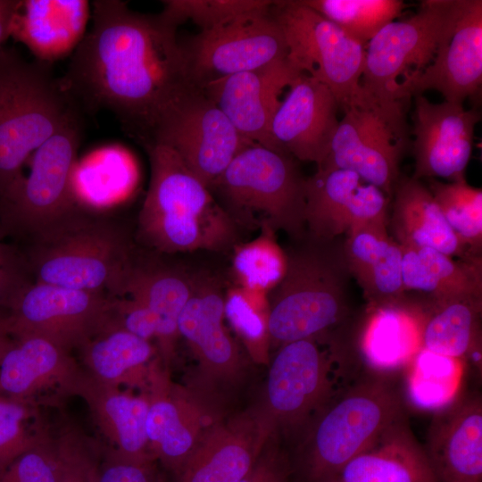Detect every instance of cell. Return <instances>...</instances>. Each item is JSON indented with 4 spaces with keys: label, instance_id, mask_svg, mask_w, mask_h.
<instances>
[{
    "label": "cell",
    "instance_id": "1",
    "mask_svg": "<svg viewBox=\"0 0 482 482\" xmlns=\"http://www.w3.org/2000/svg\"><path fill=\"white\" fill-rule=\"evenodd\" d=\"M177 28L162 13L135 12L122 1H94L92 26L62 82L77 103L111 112L146 148L167 113L198 87Z\"/></svg>",
    "mask_w": 482,
    "mask_h": 482
},
{
    "label": "cell",
    "instance_id": "2",
    "mask_svg": "<svg viewBox=\"0 0 482 482\" xmlns=\"http://www.w3.org/2000/svg\"><path fill=\"white\" fill-rule=\"evenodd\" d=\"M145 149L151 176L138 217L142 239L164 253L233 249L238 227L211 190L171 148Z\"/></svg>",
    "mask_w": 482,
    "mask_h": 482
},
{
    "label": "cell",
    "instance_id": "3",
    "mask_svg": "<svg viewBox=\"0 0 482 482\" xmlns=\"http://www.w3.org/2000/svg\"><path fill=\"white\" fill-rule=\"evenodd\" d=\"M77 104L51 63L0 49V196L31 154L79 113Z\"/></svg>",
    "mask_w": 482,
    "mask_h": 482
},
{
    "label": "cell",
    "instance_id": "4",
    "mask_svg": "<svg viewBox=\"0 0 482 482\" xmlns=\"http://www.w3.org/2000/svg\"><path fill=\"white\" fill-rule=\"evenodd\" d=\"M330 242L311 238L287 253L286 274L268 294L270 344L323 337L345 316L350 273Z\"/></svg>",
    "mask_w": 482,
    "mask_h": 482
},
{
    "label": "cell",
    "instance_id": "5",
    "mask_svg": "<svg viewBox=\"0 0 482 482\" xmlns=\"http://www.w3.org/2000/svg\"><path fill=\"white\" fill-rule=\"evenodd\" d=\"M238 228L305 233L306 178L291 155L253 145L242 150L211 187Z\"/></svg>",
    "mask_w": 482,
    "mask_h": 482
},
{
    "label": "cell",
    "instance_id": "6",
    "mask_svg": "<svg viewBox=\"0 0 482 482\" xmlns=\"http://www.w3.org/2000/svg\"><path fill=\"white\" fill-rule=\"evenodd\" d=\"M356 370L349 352L325 336L281 345L268 372L264 423L307 424L357 380Z\"/></svg>",
    "mask_w": 482,
    "mask_h": 482
},
{
    "label": "cell",
    "instance_id": "7",
    "mask_svg": "<svg viewBox=\"0 0 482 482\" xmlns=\"http://www.w3.org/2000/svg\"><path fill=\"white\" fill-rule=\"evenodd\" d=\"M383 378L357 379L312 421L299 462L303 482H325L403 417Z\"/></svg>",
    "mask_w": 482,
    "mask_h": 482
},
{
    "label": "cell",
    "instance_id": "8",
    "mask_svg": "<svg viewBox=\"0 0 482 482\" xmlns=\"http://www.w3.org/2000/svg\"><path fill=\"white\" fill-rule=\"evenodd\" d=\"M464 3L425 0L407 20L384 27L366 46L360 95L379 102H402L396 97L398 79L420 72L433 62L449 42Z\"/></svg>",
    "mask_w": 482,
    "mask_h": 482
},
{
    "label": "cell",
    "instance_id": "9",
    "mask_svg": "<svg viewBox=\"0 0 482 482\" xmlns=\"http://www.w3.org/2000/svg\"><path fill=\"white\" fill-rule=\"evenodd\" d=\"M81 139L78 113L34 152L29 173L0 196V220L7 234H42L71 218Z\"/></svg>",
    "mask_w": 482,
    "mask_h": 482
},
{
    "label": "cell",
    "instance_id": "10",
    "mask_svg": "<svg viewBox=\"0 0 482 482\" xmlns=\"http://www.w3.org/2000/svg\"><path fill=\"white\" fill-rule=\"evenodd\" d=\"M41 235L32 254L36 282L121 295L132 264L125 241L113 229L66 220Z\"/></svg>",
    "mask_w": 482,
    "mask_h": 482
},
{
    "label": "cell",
    "instance_id": "11",
    "mask_svg": "<svg viewBox=\"0 0 482 482\" xmlns=\"http://www.w3.org/2000/svg\"><path fill=\"white\" fill-rule=\"evenodd\" d=\"M329 154L319 168L344 169L393 196L399 163L410 145L403 102H379L360 96L342 107Z\"/></svg>",
    "mask_w": 482,
    "mask_h": 482
},
{
    "label": "cell",
    "instance_id": "12",
    "mask_svg": "<svg viewBox=\"0 0 482 482\" xmlns=\"http://www.w3.org/2000/svg\"><path fill=\"white\" fill-rule=\"evenodd\" d=\"M270 13L281 28L287 60L327 85L344 107L361 91L366 47L302 0L273 1Z\"/></svg>",
    "mask_w": 482,
    "mask_h": 482
},
{
    "label": "cell",
    "instance_id": "13",
    "mask_svg": "<svg viewBox=\"0 0 482 482\" xmlns=\"http://www.w3.org/2000/svg\"><path fill=\"white\" fill-rule=\"evenodd\" d=\"M111 313L104 293L29 283L0 314V334L41 337L71 351L104 330Z\"/></svg>",
    "mask_w": 482,
    "mask_h": 482
},
{
    "label": "cell",
    "instance_id": "14",
    "mask_svg": "<svg viewBox=\"0 0 482 482\" xmlns=\"http://www.w3.org/2000/svg\"><path fill=\"white\" fill-rule=\"evenodd\" d=\"M153 145L171 148L210 189L242 150L256 144L244 138L204 90L196 87L167 113Z\"/></svg>",
    "mask_w": 482,
    "mask_h": 482
},
{
    "label": "cell",
    "instance_id": "15",
    "mask_svg": "<svg viewBox=\"0 0 482 482\" xmlns=\"http://www.w3.org/2000/svg\"><path fill=\"white\" fill-rule=\"evenodd\" d=\"M270 10L201 30L184 44L190 73L198 87L287 58L284 33Z\"/></svg>",
    "mask_w": 482,
    "mask_h": 482
},
{
    "label": "cell",
    "instance_id": "16",
    "mask_svg": "<svg viewBox=\"0 0 482 482\" xmlns=\"http://www.w3.org/2000/svg\"><path fill=\"white\" fill-rule=\"evenodd\" d=\"M85 374L71 351L49 339L0 334V397L39 406L78 396Z\"/></svg>",
    "mask_w": 482,
    "mask_h": 482
},
{
    "label": "cell",
    "instance_id": "17",
    "mask_svg": "<svg viewBox=\"0 0 482 482\" xmlns=\"http://www.w3.org/2000/svg\"><path fill=\"white\" fill-rule=\"evenodd\" d=\"M390 198L352 170L318 168L306 179L305 229L332 241L368 224L387 220Z\"/></svg>",
    "mask_w": 482,
    "mask_h": 482
},
{
    "label": "cell",
    "instance_id": "18",
    "mask_svg": "<svg viewBox=\"0 0 482 482\" xmlns=\"http://www.w3.org/2000/svg\"><path fill=\"white\" fill-rule=\"evenodd\" d=\"M480 117L478 111L466 110L462 104L446 101L436 104L422 95L414 96L411 178L465 179Z\"/></svg>",
    "mask_w": 482,
    "mask_h": 482
},
{
    "label": "cell",
    "instance_id": "19",
    "mask_svg": "<svg viewBox=\"0 0 482 482\" xmlns=\"http://www.w3.org/2000/svg\"><path fill=\"white\" fill-rule=\"evenodd\" d=\"M338 102L324 83L301 73L273 117L270 134L278 151L321 166L338 127Z\"/></svg>",
    "mask_w": 482,
    "mask_h": 482
},
{
    "label": "cell",
    "instance_id": "20",
    "mask_svg": "<svg viewBox=\"0 0 482 482\" xmlns=\"http://www.w3.org/2000/svg\"><path fill=\"white\" fill-rule=\"evenodd\" d=\"M482 84V1L465 0L449 42L423 71L399 81L396 97L438 91L446 102L462 104L477 97Z\"/></svg>",
    "mask_w": 482,
    "mask_h": 482
},
{
    "label": "cell",
    "instance_id": "21",
    "mask_svg": "<svg viewBox=\"0 0 482 482\" xmlns=\"http://www.w3.org/2000/svg\"><path fill=\"white\" fill-rule=\"evenodd\" d=\"M301 73L287 58L210 81L202 88L244 138L278 151L270 134L271 122L281 94Z\"/></svg>",
    "mask_w": 482,
    "mask_h": 482
},
{
    "label": "cell",
    "instance_id": "22",
    "mask_svg": "<svg viewBox=\"0 0 482 482\" xmlns=\"http://www.w3.org/2000/svg\"><path fill=\"white\" fill-rule=\"evenodd\" d=\"M224 295L211 277L193 278V292L182 310L178 331L211 380H233L242 367L240 349L224 325Z\"/></svg>",
    "mask_w": 482,
    "mask_h": 482
},
{
    "label": "cell",
    "instance_id": "23",
    "mask_svg": "<svg viewBox=\"0 0 482 482\" xmlns=\"http://www.w3.org/2000/svg\"><path fill=\"white\" fill-rule=\"evenodd\" d=\"M145 389L150 454L176 476L204 433L203 413L154 362L150 366Z\"/></svg>",
    "mask_w": 482,
    "mask_h": 482
},
{
    "label": "cell",
    "instance_id": "24",
    "mask_svg": "<svg viewBox=\"0 0 482 482\" xmlns=\"http://www.w3.org/2000/svg\"><path fill=\"white\" fill-rule=\"evenodd\" d=\"M270 430L262 419L240 418L204 431L177 482H238L254 467Z\"/></svg>",
    "mask_w": 482,
    "mask_h": 482
},
{
    "label": "cell",
    "instance_id": "25",
    "mask_svg": "<svg viewBox=\"0 0 482 482\" xmlns=\"http://www.w3.org/2000/svg\"><path fill=\"white\" fill-rule=\"evenodd\" d=\"M425 452L439 482H481L480 399H456L435 412Z\"/></svg>",
    "mask_w": 482,
    "mask_h": 482
},
{
    "label": "cell",
    "instance_id": "26",
    "mask_svg": "<svg viewBox=\"0 0 482 482\" xmlns=\"http://www.w3.org/2000/svg\"><path fill=\"white\" fill-rule=\"evenodd\" d=\"M89 18L86 0H20L11 37L36 60L52 63L74 53L87 33Z\"/></svg>",
    "mask_w": 482,
    "mask_h": 482
},
{
    "label": "cell",
    "instance_id": "27",
    "mask_svg": "<svg viewBox=\"0 0 482 482\" xmlns=\"http://www.w3.org/2000/svg\"><path fill=\"white\" fill-rule=\"evenodd\" d=\"M325 482L439 481L403 416Z\"/></svg>",
    "mask_w": 482,
    "mask_h": 482
},
{
    "label": "cell",
    "instance_id": "28",
    "mask_svg": "<svg viewBox=\"0 0 482 482\" xmlns=\"http://www.w3.org/2000/svg\"><path fill=\"white\" fill-rule=\"evenodd\" d=\"M387 220L351 231L343 246L349 273L363 290L370 306L403 300L401 245L387 232Z\"/></svg>",
    "mask_w": 482,
    "mask_h": 482
},
{
    "label": "cell",
    "instance_id": "29",
    "mask_svg": "<svg viewBox=\"0 0 482 482\" xmlns=\"http://www.w3.org/2000/svg\"><path fill=\"white\" fill-rule=\"evenodd\" d=\"M78 396L87 403L106 447L130 460L154 461L146 436V393L136 395L125 392L96 381L86 372Z\"/></svg>",
    "mask_w": 482,
    "mask_h": 482
},
{
    "label": "cell",
    "instance_id": "30",
    "mask_svg": "<svg viewBox=\"0 0 482 482\" xmlns=\"http://www.w3.org/2000/svg\"><path fill=\"white\" fill-rule=\"evenodd\" d=\"M427 313L404 299L370 306L359 348L366 364L378 372H393L407 367L423 347Z\"/></svg>",
    "mask_w": 482,
    "mask_h": 482
},
{
    "label": "cell",
    "instance_id": "31",
    "mask_svg": "<svg viewBox=\"0 0 482 482\" xmlns=\"http://www.w3.org/2000/svg\"><path fill=\"white\" fill-rule=\"evenodd\" d=\"M391 229L401 245L429 247L448 256L468 258V248L446 222L428 187L418 179L401 178L396 183Z\"/></svg>",
    "mask_w": 482,
    "mask_h": 482
},
{
    "label": "cell",
    "instance_id": "32",
    "mask_svg": "<svg viewBox=\"0 0 482 482\" xmlns=\"http://www.w3.org/2000/svg\"><path fill=\"white\" fill-rule=\"evenodd\" d=\"M401 248L405 290L428 293L434 303L481 296L480 257L470 256L455 261L429 247L401 245Z\"/></svg>",
    "mask_w": 482,
    "mask_h": 482
},
{
    "label": "cell",
    "instance_id": "33",
    "mask_svg": "<svg viewBox=\"0 0 482 482\" xmlns=\"http://www.w3.org/2000/svg\"><path fill=\"white\" fill-rule=\"evenodd\" d=\"M85 371L94 379L107 385H144L154 347L150 341L122 328L107 327L79 349Z\"/></svg>",
    "mask_w": 482,
    "mask_h": 482
},
{
    "label": "cell",
    "instance_id": "34",
    "mask_svg": "<svg viewBox=\"0 0 482 482\" xmlns=\"http://www.w3.org/2000/svg\"><path fill=\"white\" fill-rule=\"evenodd\" d=\"M193 292V278L169 269L131 267L124 281L122 295L145 303L156 316V339L164 359L173 351L179 335V315Z\"/></svg>",
    "mask_w": 482,
    "mask_h": 482
},
{
    "label": "cell",
    "instance_id": "35",
    "mask_svg": "<svg viewBox=\"0 0 482 482\" xmlns=\"http://www.w3.org/2000/svg\"><path fill=\"white\" fill-rule=\"evenodd\" d=\"M427 313L423 347L438 354L462 359L478 353V317L481 296L434 303Z\"/></svg>",
    "mask_w": 482,
    "mask_h": 482
},
{
    "label": "cell",
    "instance_id": "36",
    "mask_svg": "<svg viewBox=\"0 0 482 482\" xmlns=\"http://www.w3.org/2000/svg\"><path fill=\"white\" fill-rule=\"evenodd\" d=\"M406 368L405 392L413 407L436 412L457 399L464 373L462 359L422 347Z\"/></svg>",
    "mask_w": 482,
    "mask_h": 482
},
{
    "label": "cell",
    "instance_id": "37",
    "mask_svg": "<svg viewBox=\"0 0 482 482\" xmlns=\"http://www.w3.org/2000/svg\"><path fill=\"white\" fill-rule=\"evenodd\" d=\"M251 241L233 247L232 272L237 286L269 294L283 278L287 268V253L270 228L259 229Z\"/></svg>",
    "mask_w": 482,
    "mask_h": 482
},
{
    "label": "cell",
    "instance_id": "38",
    "mask_svg": "<svg viewBox=\"0 0 482 482\" xmlns=\"http://www.w3.org/2000/svg\"><path fill=\"white\" fill-rule=\"evenodd\" d=\"M365 47L403 12L401 0H302Z\"/></svg>",
    "mask_w": 482,
    "mask_h": 482
},
{
    "label": "cell",
    "instance_id": "39",
    "mask_svg": "<svg viewBox=\"0 0 482 482\" xmlns=\"http://www.w3.org/2000/svg\"><path fill=\"white\" fill-rule=\"evenodd\" d=\"M431 192L446 222L474 255L482 246V190L466 179L443 183L429 179Z\"/></svg>",
    "mask_w": 482,
    "mask_h": 482
},
{
    "label": "cell",
    "instance_id": "40",
    "mask_svg": "<svg viewBox=\"0 0 482 482\" xmlns=\"http://www.w3.org/2000/svg\"><path fill=\"white\" fill-rule=\"evenodd\" d=\"M268 294L234 286L224 295V318L256 361L268 358L270 345Z\"/></svg>",
    "mask_w": 482,
    "mask_h": 482
},
{
    "label": "cell",
    "instance_id": "41",
    "mask_svg": "<svg viewBox=\"0 0 482 482\" xmlns=\"http://www.w3.org/2000/svg\"><path fill=\"white\" fill-rule=\"evenodd\" d=\"M38 406L0 397V474L49 435L39 428Z\"/></svg>",
    "mask_w": 482,
    "mask_h": 482
},
{
    "label": "cell",
    "instance_id": "42",
    "mask_svg": "<svg viewBox=\"0 0 482 482\" xmlns=\"http://www.w3.org/2000/svg\"><path fill=\"white\" fill-rule=\"evenodd\" d=\"M162 3V15L175 25L190 20L201 30H206L245 14L268 11L273 1L168 0Z\"/></svg>",
    "mask_w": 482,
    "mask_h": 482
},
{
    "label": "cell",
    "instance_id": "43",
    "mask_svg": "<svg viewBox=\"0 0 482 482\" xmlns=\"http://www.w3.org/2000/svg\"><path fill=\"white\" fill-rule=\"evenodd\" d=\"M59 453L49 436L0 474V482H56Z\"/></svg>",
    "mask_w": 482,
    "mask_h": 482
},
{
    "label": "cell",
    "instance_id": "44",
    "mask_svg": "<svg viewBox=\"0 0 482 482\" xmlns=\"http://www.w3.org/2000/svg\"><path fill=\"white\" fill-rule=\"evenodd\" d=\"M155 463L125 458L106 446L98 448L90 482H164Z\"/></svg>",
    "mask_w": 482,
    "mask_h": 482
},
{
    "label": "cell",
    "instance_id": "45",
    "mask_svg": "<svg viewBox=\"0 0 482 482\" xmlns=\"http://www.w3.org/2000/svg\"><path fill=\"white\" fill-rule=\"evenodd\" d=\"M59 453L56 482H90L91 469L99 447L75 429L55 438Z\"/></svg>",
    "mask_w": 482,
    "mask_h": 482
},
{
    "label": "cell",
    "instance_id": "46",
    "mask_svg": "<svg viewBox=\"0 0 482 482\" xmlns=\"http://www.w3.org/2000/svg\"><path fill=\"white\" fill-rule=\"evenodd\" d=\"M108 327L122 328L140 338L150 341L156 338V316L141 301L129 298H112L111 320Z\"/></svg>",
    "mask_w": 482,
    "mask_h": 482
},
{
    "label": "cell",
    "instance_id": "47",
    "mask_svg": "<svg viewBox=\"0 0 482 482\" xmlns=\"http://www.w3.org/2000/svg\"><path fill=\"white\" fill-rule=\"evenodd\" d=\"M22 261L10 246L0 244V314L29 285Z\"/></svg>",
    "mask_w": 482,
    "mask_h": 482
},
{
    "label": "cell",
    "instance_id": "48",
    "mask_svg": "<svg viewBox=\"0 0 482 482\" xmlns=\"http://www.w3.org/2000/svg\"><path fill=\"white\" fill-rule=\"evenodd\" d=\"M288 468L275 453L261 455L252 470L238 482H287Z\"/></svg>",
    "mask_w": 482,
    "mask_h": 482
},
{
    "label": "cell",
    "instance_id": "49",
    "mask_svg": "<svg viewBox=\"0 0 482 482\" xmlns=\"http://www.w3.org/2000/svg\"><path fill=\"white\" fill-rule=\"evenodd\" d=\"M20 0H0V49L11 36L12 22Z\"/></svg>",
    "mask_w": 482,
    "mask_h": 482
},
{
    "label": "cell",
    "instance_id": "50",
    "mask_svg": "<svg viewBox=\"0 0 482 482\" xmlns=\"http://www.w3.org/2000/svg\"><path fill=\"white\" fill-rule=\"evenodd\" d=\"M7 235V232L0 220V244L2 243V240L4 239V237Z\"/></svg>",
    "mask_w": 482,
    "mask_h": 482
}]
</instances>
